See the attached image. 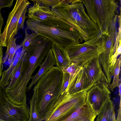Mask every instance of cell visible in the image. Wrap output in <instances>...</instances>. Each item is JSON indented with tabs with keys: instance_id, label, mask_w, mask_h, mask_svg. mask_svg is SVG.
<instances>
[{
	"instance_id": "6",
	"label": "cell",
	"mask_w": 121,
	"mask_h": 121,
	"mask_svg": "<svg viewBox=\"0 0 121 121\" xmlns=\"http://www.w3.org/2000/svg\"><path fill=\"white\" fill-rule=\"evenodd\" d=\"M107 36L100 33L93 38L68 48L67 50L71 63L82 66L88 61L99 57L105 51Z\"/></svg>"
},
{
	"instance_id": "3",
	"label": "cell",
	"mask_w": 121,
	"mask_h": 121,
	"mask_svg": "<svg viewBox=\"0 0 121 121\" xmlns=\"http://www.w3.org/2000/svg\"><path fill=\"white\" fill-rule=\"evenodd\" d=\"M51 10L56 17L74 26L85 41L100 33L97 25L86 13L81 0H61Z\"/></svg>"
},
{
	"instance_id": "15",
	"label": "cell",
	"mask_w": 121,
	"mask_h": 121,
	"mask_svg": "<svg viewBox=\"0 0 121 121\" xmlns=\"http://www.w3.org/2000/svg\"><path fill=\"white\" fill-rule=\"evenodd\" d=\"M84 70L83 66L80 67L70 78L68 86L65 92L68 94L77 93L84 90Z\"/></svg>"
},
{
	"instance_id": "10",
	"label": "cell",
	"mask_w": 121,
	"mask_h": 121,
	"mask_svg": "<svg viewBox=\"0 0 121 121\" xmlns=\"http://www.w3.org/2000/svg\"><path fill=\"white\" fill-rule=\"evenodd\" d=\"M27 0H17L12 10L9 13L6 24L0 39L2 47H7L15 38L18 30V22L20 16L26 7L30 4Z\"/></svg>"
},
{
	"instance_id": "26",
	"label": "cell",
	"mask_w": 121,
	"mask_h": 121,
	"mask_svg": "<svg viewBox=\"0 0 121 121\" xmlns=\"http://www.w3.org/2000/svg\"><path fill=\"white\" fill-rule=\"evenodd\" d=\"M80 67L76 64L71 63L68 67L63 69V72L69 73L71 76L73 77L77 69Z\"/></svg>"
},
{
	"instance_id": "13",
	"label": "cell",
	"mask_w": 121,
	"mask_h": 121,
	"mask_svg": "<svg viewBox=\"0 0 121 121\" xmlns=\"http://www.w3.org/2000/svg\"><path fill=\"white\" fill-rule=\"evenodd\" d=\"M55 65H56V62L51 48L47 53L44 60L40 65L38 71L35 75L32 77V81L27 87V92L30 91L36 84L40 78Z\"/></svg>"
},
{
	"instance_id": "16",
	"label": "cell",
	"mask_w": 121,
	"mask_h": 121,
	"mask_svg": "<svg viewBox=\"0 0 121 121\" xmlns=\"http://www.w3.org/2000/svg\"><path fill=\"white\" fill-rule=\"evenodd\" d=\"M51 49L56 60V66L63 69L71 63L67 50L52 43Z\"/></svg>"
},
{
	"instance_id": "11",
	"label": "cell",
	"mask_w": 121,
	"mask_h": 121,
	"mask_svg": "<svg viewBox=\"0 0 121 121\" xmlns=\"http://www.w3.org/2000/svg\"><path fill=\"white\" fill-rule=\"evenodd\" d=\"M107 83H98L87 93L86 101L91 106L97 115L106 103L110 99L111 92Z\"/></svg>"
},
{
	"instance_id": "28",
	"label": "cell",
	"mask_w": 121,
	"mask_h": 121,
	"mask_svg": "<svg viewBox=\"0 0 121 121\" xmlns=\"http://www.w3.org/2000/svg\"><path fill=\"white\" fill-rule=\"evenodd\" d=\"M39 3L44 5L51 7L58 4L61 0H36Z\"/></svg>"
},
{
	"instance_id": "5",
	"label": "cell",
	"mask_w": 121,
	"mask_h": 121,
	"mask_svg": "<svg viewBox=\"0 0 121 121\" xmlns=\"http://www.w3.org/2000/svg\"><path fill=\"white\" fill-rule=\"evenodd\" d=\"M85 6L87 15L98 26L100 33L108 35V29L117 14L118 6L114 0H81Z\"/></svg>"
},
{
	"instance_id": "21",
	"label": "cell",
	"mask_w": 121,
	"mask_h": 121,
	"mask_svg": "<svg viewBox=\"0 0 121 121\" xmlns=\"http://www.w3.org/2000/svg\"><path fill=\"white\" fill-rule=\"evenodd\" d=\"M121 58L120 55L119 58L117 59L112 71V76L113 75V79L112 83L109 86L111 90H112L115 87L118 86L119 82L121 80L119 78V74L121 65Z\"/></svg>"
},
{
	"instance_id": "17",
	"label": "cell",
	"mask_w": 121,
	"mask_h": 121,
	"mask_svg": "<svg viewBox=\"0 0 121 121\" xmlns=\"http://www.w3.org/2000/svg\"><path fill=\"white\" fill-rule=\"evenodd\" d=\"M25 52L22 49L16 53L9 68L2 71L0 82L4 87L7 86L9 84L12 73L18 65Z\"/></svg>"
},
{
	"instance_id": "29",
	"label": "cell",
	"mask_w": 121,
	"mask_h": 121,
	"mask_svg": "<svg viewBox=\"0 0 121 121\" xmlns=\"http://www.w3.org/2000/svg\"><path fill=\"white\" fill-rule=\"evenodd\" d=\"M13 0H0V9L4 8H10L13 5Z\"/></svg>"
},
{
	"instance_id": "14",
	"label": "cell",
	"mask_w": 121,
	"mask_h": 121,
	"mask_svg": "<svg viewBox=\"0 0 121 121\" xmlns=\"http://www.w3.org/2000/svg\"><path fill=\"white\" fill-rule=\"evenodd\" d=\"M97 115L91 105L86 103L62 121H94Z\"/></svg>"
},
{
	"instance_id": "27",
	"label": "cell",
	"mask_w": 121,
	"mask_h": 121,
	"mask_svg": "<svg viewBox=\"0 0 121 121\" xmlns=\"http://www.w3.org/2000/svg\"><path fill=\"white\" fill-rule=\"evenodd\" d=\"M28 7L25 8L19 17L18 22V29H23L24 28L25 19L28 18V16H26V13L27 11Z\"/></svg>"
},
{
	"instance_id": "19",
	"label": "cell",
	"mask_w": 121,
	"mask_h": 121,
	"mask_svg": "<svg viewBox=\"0 0 121 121\" xmlns=\"http://www.w3.org/2000/svg\"><path fill=\"white\" fill-rule=\"evenodd\" d=\"M24 59L23 55L19 62L12 73L9 83L5 88L6 90H12L17 85L21 75Z\"/></svg>"
},
{
	"instance_id": "30",
	"label": "cell",
	"mask_w": 121,
	"mask_h": 121,
	"mask_svg": "<svg viewBox=\"0 0 121 121\" xmlns=\"http://www.w3.org/2000/svg\"><path fill=\"white\" fill-rule=\"evenodd\" d=\"M3 52L2 47L0 44V81L3 69Z\"/></svg>"
},
{
	"instance_id": "12",
	"label": "cell",
	"mask_w": 121,
	"mask_h": 121,
	"mask_svg": "<svg viewBox=\"0 0 121 121\" xmlns=\"http://www.w3.org/2000/svg\"><path fill=\"white\" fill-rule=\"evenodd\" d=\"M82 66L84 70V90H88L98 83H108L100 63L99 57L88 61Z\"/></svg>"
},
{
	"instance_id": "1",
	"label": "cell",
	"mask_w": 121,
	"mask_h": 121,
	"mask_svg": "<svg viewBox=\"0 0 121 121\" xmlns=\"http://www.w3.org/2000/svg\"><path fill=\"white\" fill-rule=\"evenodd\" d=\"M52 43L49 40L39 35L24 53L22 72L18 82L13 90H6L7 98L13 104H27V85L34 72L43 62Z\"/></svg>"
},
{
	"instance_id": "33",
	"label": "cell",
	"mask_w": 121,
	"mask_h": 121,
	"mask_svg": "<svg viewBox=\"0 0 121 121\" xmlns=\"http://www.w3.org/2000/svg\"><path fill=\"white\" fill-rule=\"evenodd\" d=\"M119 88V95L120 96V98L121 99V82H120L119 83V85H118Z\"/></svg>"
},
{
	"instance_id": "18",
	"label": "cell",
	"mask_w": 121,
	"mask_h": 121,
	"mask_svg": "<svg viewBox=\"0 0 121 121\" xmlns=\"http://www.w3.org/2000/svg\"><path fill=\"white\" fill-rule=\"evenodd\" d=\"M97 115L96 121H116L114 105L110 99L105 104Z\"/></svg>"
},
{
	"instance_id": "31",
	"label": "cell",
	"mask_w": 121,
	"mask_h": 121,
	"mask_svg": "<svg viewBox=\"0 0 121 121\" xmlns=\"http://www.w3.org/2000/svg\"><path fill=\"white\" fill-rule=\"evenodd\" d=\"M1 9H0V39L1 35V29L4 23V19L1 13Z\"/></svg>"
},
{
	"instance_id": "9",
	"label": "cell",
	"mask_w": 121,
	"mask_h": 121,
	"mask_svg": "<svg viewBox=\"0 0 121 121\" xmlns=\"http://www.w3.org/2000/svg\"><path fill=\"white\" fill-rule=\"evenodd\" d=\"M33 5L28 8V18L32 19L49 22L64 30L77 31L74 26L56 17L52 11L50 6L42 4L36 0H30Z\"/></svg>"
},
{
	"instance_id": "24",
	"label": "cell",
	"mask_w": 121,
	"mask_h": 121,
	"mask_svg": "<svg viewBox=\"0 0 121 121\" xmlns=\"http://www.w3.org/2000/svg\"><path fill=\"white\" fill-rule=\"evenodd\" d=\"M121 40L119 42L118 46L113 54L111 56L109 60V71L112 76L113 69L117 59V57L121 54Z\"/></svg>"
},
{
	"instance_id": "4",
	"label": "cell",
	"mask_w": 121,
	"mask_h": 121,
	"mask_svg": "<svg viewBox=\"0 0 121 121\" xmlns=\"http://www.w3.org/2000/svg\"><path fill=\"white\" fill-rule=\"evenodd\" d=\"M26 22L27 29L44 37L65 50L83 41L78 31L65 30L49 22L28 18Z\"/></svg>"
},
{
	"instance_id": "20",
	"label": "cell",
	"mask_w": 121,
	"mask_h": 121,
	"mask_svg": "<svg viewBox=\"0 0 121 121\" xmlns=\"http://www.w3.org/2000/svg\"><path fill=\"white\" fill-rule=\"evenodd\" d=\"M17 38L15 37L8 45L5 55L3 59V63H5L8 59V62L10 66L13 61L16 52L22 46L21 44L18 45L16 44V41Z\"/></svg>"
},
{
	"instance_id": "22",
	"label": "cell",
	"mask_w": 121,
	"mask_h": 121,
	"mask_svg": "<svg viewBox=\"0 0 121 121\" xmlns=\"http://www.w3.org/2000/svg\"><path fill=\"white\" fill-rule=\"evenodd\" d=\"M29 118L28 121H43L38 116L36 107V98L33 93L30 100Z\"/></svg>"
},
{
	"instance_id": "34",
	"label": "cell",
	"mask_w": 121,
	"mask_h": 121,
	"mask_svg": "<svg viewBox=\"0 0 121 121\" xmlns=\"http://www.w3.org/2000/svg\"></svg>"
},
{
	"instance_id": "32",
	"label": "cell",
	"mask_w": 121,
	"mask_h": 121,
	"mask_svg": "<svg viewBox=\"0 0 121 121\" xmlns=\"http://www.w3.org/2000/svg\"><path fill=\"white\" fill-rule=\"evenodd\" d=\"M121 121V100H120V108L119 109L117 118L116 121Z\"/></svg>"
},
{
	"instance_id": "8",
	"label": "cell",
	"mask_w": 121,
	"mask_h": 121,
	"mask_svg": "<svg viewBox=\"0 0 121 121\" xmlns=\"http://www.w3.org/2000/svg\"><path fill=\"white\" fill-rule=\"evenodd\" d=\"M29 115L27 104L16 105L8 99L5 88L0 82V121H28Z\"/></svg>"
},
{
	"instance_id": "25",
	"label": "cell",
	"mask_w": 121,
	"mask_h": 121,
	"mask_svg": "<svg viewBox=\"0 0 121 121\" xmlns=\"http://www.w3.org/2000/svg\"><path fill=\"white\" fill-rule=\"evenodd\" d=\"M63 76L62 82L61 95L65 93L68 86L70 76L69 74L65 72H63Z\"/></svg>"
},
{
	"instance_id": "23",
	"label": "cell",
	"mask_w": 121,
	"mask_h": 121,
	"mask_svg": "<svg viewBox=\"0 0 121 121\" xmlns=\"http://www.w3.org/2000/svg\"><path fill=\"white\" fill-rule=\"evenodd\" d=\"M27 29H25V36L21 45L22 47V50L25 52L33 42L38 38L39 35L36 33L32 32L28 34L27 32Z\"/></svg>"
},
{
	"instance_id": "7",
	"label": "cell",
	"mask_w": 121,
	"mask_h": 121,
	"mask_svg": "<svg viewBox=\"0 0 121 121\" xmlns=\"http://www.w3.org/2000/svg\"><path fill=\"white\" fill-rule=\"evenodd\" d=\"M87 91L71 94L65 92L61 95L44 121H62L67 118L86 103Z\"/></svg>"
},
{
	"instance_id": "2",
	"label": "cell",
	"mask_w": 121,
	"mask_h": 121,
	"mask_svg": "<svg viewBox=\"0 0 121 121\" xmlns=\"http://www.w3.org/2000/svg\"><path fill=\"white\" fill-rule=\"evenodd\" d=\"M63 76V69L53 66L40 78L34 87L38 114L43 121L49 116L61 95Z\"/></svg>"
}]
</instances>
